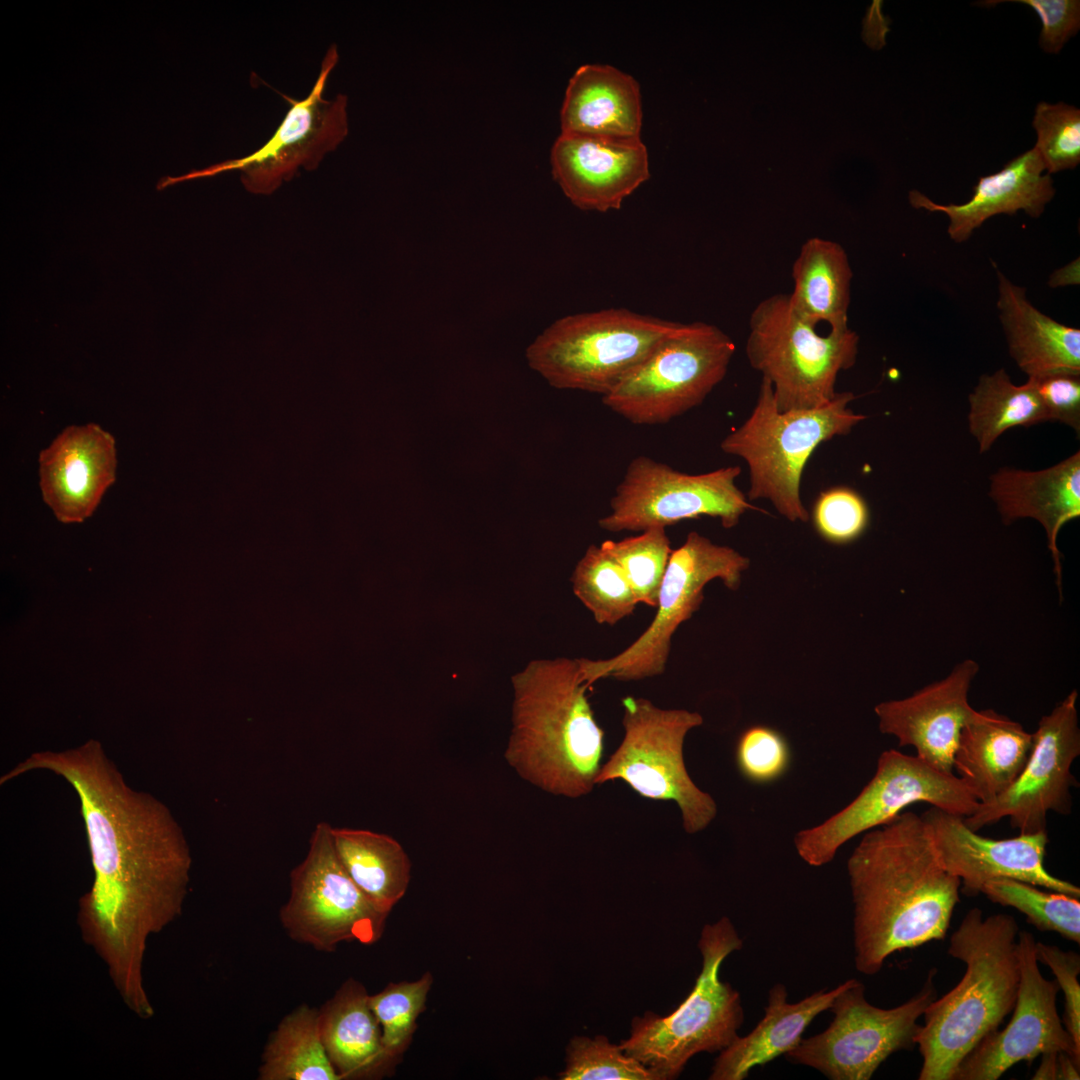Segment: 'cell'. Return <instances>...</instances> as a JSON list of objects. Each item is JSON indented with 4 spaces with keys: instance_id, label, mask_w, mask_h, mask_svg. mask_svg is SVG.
Masks as SVG:
<instances>
[{
    "instance_id": "obj_26",
    "label": "cell",
    "mask_w": 1080,
    "mask_h": 1080,
    "mask_svg": "<svg viewBox=\"0 0 1080 1080\" xmlns=\"http://www.w3.org/2000/svg\"><path fill=\"white\" fill-rule=\"evenodd\" d=\"M999 319L1017 366L1037 378L1059 372L1080 374V330L1037 309L1024 287L997 270Z\"/></svg>"
},
{
    "instance_id": "obj_8",
    "label": "cell",
    "mask_w": 1080,
    "mask_h": 1080,
    "mask_svg": "<svg viewBox=\"0 0 1080 1080\" xmlns=\"http://www.w3.org/2000/svg\"><path fill=\"white\" fill-rule=\"evenodd\" d=\"M858 347L859 335L851 328L820 335L794 310L788 294L775 293L752 310L745 352L783 412L829 403L839 373L856 363Z\"/></svg>"
},
{
    "instance_id": "obj_23",
    "label": "cell",
    "mask_w": 1080,
    "mask_h": 1080,
    "mask_svg": "<svg viewBox=\"0 0 1080 1080\" xmlns=\"http://www.w3.org/2000/svg\"><path fill=\"white\" fill-rule=\"evenodd\" d=\"M1044 171L1040 154L1032 148L1010 160L1000 171L980 177L973 195L965 203L938 204L917 190L909 192V202L914 208L947 215L950 238L962 243L995 215H1015L1023 210L1038 218L1055 195L1053 180Z\"/></svg>"
},
{
    "instance_id": "obj_7",
    "label": "cell",
    "mask_w": 1080,
    "mask_h": 1080,
    "mask_svg": "<svg viewBox=\"0 0 1080 1080\" xmlns=\"http://www.w3.org/2000/svg\"><path fill=\"white\" fill-rule=\"evenodd\" d=\"M679 324L624 308L568 315L528 346L526 358L551 386L603 397Z\"/></svg>"
},
{
    "instance_id": "obj_44",
    "label": "cell",
    "mask_w": 1080,
    "mask_h": 1080,
    "mask_svg": "<svg viewBox=\"0 0 1080 1080\" xmlns=\"http://www.w3.org/2000/svg\"><path fill=\"white\" fill-rule=\"evenodd\" d=\"M1031 7L1040 18L1039 45L1046 53L1057 54L1080 28L1079 0H1008Z\"/></svg>"
},
{
    "instance_id": "obj_6",
    "label": "cell",
    "mask_w": 1080,
    "mask_h": 1080,
    "mask_svg": "<svg viewBox=\"0 0 1080 1080\" xmlns=\"http://www.w3.org/2000/svg\"><path fill=\"white\" fill-rule=\"evenodd\" d=\"M742 945L729 918L706 924L698 943L702 969L692 991L665 1017L651 1011L635 1017L630 1036L620 1043L623 1051L658 1080H671L694 1055L728 1047L738 1036L744 1012L739 992L720 980L719 970L724 959Z\"/></svg>"
},
{
    "instance_id": "obj_36",
    "label": "cell",
    "mask_w": 1080,
    "mask_h": 1080,
    "mask_svg": "<svg viewBox=\"0 0 1080 1080\" xmlns=\"http://www.w3.org/2000/svg\"><path fill=\"white\" fill-rule=\"evenodd\" d=\"M600 547L623 570L638 603L656 607L661 583L671 556L670 539L664 527H651L639 535Z\"/></svg>"
},
{
    "instance_id": "obj_43",
    "label": "cell",
    "mask_w": 1080,
    "mask_h": 1080,
    "mask_svg": "<svg viewBox=\"0 0 1080 1080\" xmlns=\"http://www.w3.org/2000/svg\"><path fill=\"white\" fill-rule=\"evenodd\" d=\"M1033 384L1049 418L1079 434L1080 432V374L1059 372L1028 378Z\"/></svg>"
},
{
    "instance_id": "obj_3",
    "label": "cell",
    "mask_w": 1080,
    "mask_h": 1080,
    "mask_svg": "<svg viewBox=\"0 0 1080 1080\" xmlns=\"http://www.w3.org/2000/svg\"><path fill=\"white\" fill-rule=\"evenodd\" d=\"M512 685V729L504 753L508 764L550 794H589L602 765L604 731L578 658L533 660L512 677Z\"/></svg>"
},
{
    "instance_id": "obj_5",
    "label": "cell",
    "mask_w": 1080,
    "mask_h": 1080,
    "mask_svg": "<svg viewBox=\"0 0 1080 1080\" xmlns=\"http://www.w3.org/2000/svg\"><path fill=\"white\" fill-rule=\"evenodd\" d=\"M855 398L851 392H837L822 407L781 412L771 384L762 379L752 412L720 443L724 453L748 466V500H769L789 521L806 522L809 514L800 493L804 468L821 443L850 433L866 419L849 408Z\"/></svg>"
},
{
    "instance_id": "obj_37",
    "label": "cell",
    "mask_w": 1080,
    "mask_h": 1080,
    "mask_svg": "<svg viewBox=\"0 0 1080 1080\" xmlns=\"http://www.w3.org/2000/svg\"><path fill=\"white\" fill-rule=\"evenodd\" d=\"M432 981V975L427 972L416 981L390 983L379 993L369 995L385 1053L394 1064L411 1042Z\"/></svg>"
},
{
    "instance_id": "obj_27",
    "label": "cell",
    "mask_w": 1080,
    "mask_h": 1080,
    "mask_svg": "<svg viewBox=\"0 0 1080 1080\" xmlns=\"http://www.w3.org/2000/svg\"><path fill=\"white\" fill-rule=\"evenodd\" d=\"M561 133L639 139L640 90L630 75L609 65L579 67L569 80L560 112Z\"/></svg>"
},
{
    "instance_id": "obj_28",
    "label": "cell",
    "mask_w": 1080,
    "mask_h": 1080,
    "mask_svg": "<svg viewBox=\"0 0 1080 1080\" xmlns=\"http://www.w3.org/2000/svg\"><path fill=\"white\" fill-rule=\"evenodd\" d=\"M844 982L831 990L815 992L796 1003L788 1002L786 987L775 984L768 995L765 1015L746 1036H737L720 1051L711 1080H742L756 1066H763L794 1049L816 1016L830 1009Z\"/></svg>"
},
{
    "instance_id": "obj_29",
    "label": "cell",
    "mask_w": 1080,
    "mask_h": 1080,
    "mask_svg": "<svg viewBox=\"0 0 1080 1080\" xmlns=\"http://www.w3.org/2000/svg\"><path fill=\"white\" fill-rule=\"evenodd\" d=\"M319 1020L326 1053L341 1080L376 1078L394 1067L359 981L347 979L319 1009Z\"/></svg>"
},
{
    "instance_id": "obj_9",
    "label": "cell",
    "mask_w": 1080,
    "mask_h": 1080,
    "mask_svg": "<svg viewBox=\"0 0 1080 1080\" xmlns=\"http://www.w3.org/2000/svg\"><path fill=\"white\" fill-rule=\"evenodd\" d=\"M624 735L601 765L596 785L622 780L638 795L673 801L688 834L705 829L715 818L714 799L689 776L683 757L687 733L703 723L697 712L662 709L642 697L622 699Z\"/></svg>"
},
{
    "instance_id": "obj_25",
    "label": "cell",
    "mask_w": 1080,
    "mask_h": 1080,
    "mask_svg": "<svg viewBox=\"0 0 1080 1080\" xmlns=\"http://www.w3.org/2000/svg\"><path fill=\"white\" fill-rule=\"evenodd\" d=\"M1032 733L991 709L975 710L961 730L953 769L980 804L993 801L1017 779L1031 753Z\"/></svg>"
},
{
    "instance_id": "obj_33",
    "label": "cell",
    "mask_w": 1080,
    "mask_h": 1080,
    "mask_svg": "<svg viewBox=\"0 0 1080 1080\" xmlns=\"http://www.w3.org/2000/svg\"><path fill=\"white\" fill-rule=\"evenodd\" d=\"M968 400L969 431L980 453L990 450L1010 428L1049 421L1033 384L1027 380L1015 385L1003 368L982 375Z\"/></svg>"
},
{
    "instance_id": "obj_11",
    "label": "cell",
    "mask_w": 1080,
    "mask_h": 1080,
    "mask_svg": "<svg viewBox=\"0 0 1080 1080\" xmlns=\"http://www.w3.org/2000/svg\"><path fill=\"white\" fill-rule=\"evenodd\" d=\"M734 353L733 340L717 326L680 323L602 401L633 424H666L702 404Z\"/></svg>"
},
{
    "instance_id": "obj_12",
    "label": "cell",
    "mask_w": 1080,
    "mask_h": 1080,
    "mask_svg": "<svg viewBox=\"0 0 1080 1080\" xmlns=\"http://www.w3.org/2000/svg\"><path fill=\"white\" fill-rule=\"evenodd\" d=\"M935 975L936 969L930 970L914 996L890 1009L869 1003L864 985L848 979L830 1007L834 1017L828 1028L802 1038L786 1059L831 1080H869L890 1055L916 1045L918 1019L937 998Z\"/></svg>"
},
{
    "instance_id": "obj_32",
    "label": "cell",
    "mask_w": 1080,
    "mask_h": 1080,
    "mask_svg": "<svg viewBox=\"0 0 1080 1080\" xmlns=\"http://www.w3.org/2000/svg\"><path fill=\"white\" fill-rule=\"evenodd\" d=\"M259 1080H341L323 1044L319 1009L301 1004L270 1034Z\"/></svg>"
},
{
    "instance_id": "obj_45",
    "label": "cell",
    "mask_w": 1080,
    "mask_h": 1080,
    "mask_svg": "<svg viewBox=\"0 0 1080 1080\" xmlns=\"http://www.w3.org/2000/svg\"><path fill=\"white\" fill-rule=\"evenodd\" d=\"M1042 1061L1032 1079H1080V1061L1066 1052L1041 1055Z\"/></svg>"
},
{
    "instance_id": "obj_22",
    "label": "cell",
    "mask_w": 1080,
    "mask_h": 1080,
    "mask_svg": "<svg viewBox=\"0 0 1080 1080\" xmlns=\"http://www.w3.org/2000/svg\"><path fill=\"white\" fill-rule=\"evenodd\" d=\"M114 437L99 425L64 429L39 456L44 502L63 523L91 516L116 479Z\"/></svg>"
},
{
    "instance_id": "obj_18",
    "label": "cell",
    "mask_w": 1080,
    "mask_h": 1080,
    "mask_svg": "<svg viewBox=\"0 0 1080 1080\" xmlns=\"http://www.w3.org/2000/svg\"><path fill=\"white\" fill-rule=\"evenodd\" d=\"M1035 945L1030 932L1019 930V984L1013 1016L1003 1030L992 1031L976 1045L953 1080H997L1015 1064L1048 1053L1066 1052L1080 1061V1048L1057 1011L1058 983L1041 974Z\"/></svg>"
},
{
    "instance_id": "obj_38",
    "label": "cell",
    "mask_w": 1080,
    "mask_h": 1080,
    "mask_svg": "<svg viewBox=\"0 0 1080 1080\" xmlns=\"http://www.w3.org/2000/svg\"><path fill=\"white\" fill-rule=\"evenodd\" d=\"M562 1080H658L642 1063L604 1035L573 1037L566 1048Z\"/></svg>"
},
{
    "instance_id": "obj_35",
    "label": "cell",
    "mask_w": 1080,
    "mask_h": 1080,
    "mask_svg": "<svg viewBox=\"0 0 1080 1080\" xmlns=\"http://www.w3.org/2000/svg\"><path fill=\"white\" fill-rule=\"evenodd\" d=\"M990 901L1015 908L1043 932H1056L1080 943V902L1078 898L1011 878L986 882L981 890Z\"/></svg>"
},
{
    "instance_id": "obj_34",
    "label": "cell",
    "mask_w": 1080,
    "mask_h": 1080,
    "mask_svg": "<svg viewBox=\"0 0 1080 1080\" xmlns=\"http://www.w3.org/2000/svg\"><path fill=\"white\" fill-rule=\"evenodd\" d=\"M571 582L575 596L598 624L613 626L633 614L638 604L623 570L594 544L576 564Z\"/></svg>"
},
{
    "instance_id": "obj_46",
    "label": "cell",
    "mask_w": 1080,
    "mask_h": 1080,
    "mask_svg": "<svg viewBox=\"0 0 1080 1080\" xmlns=\"http://www.w3.org/2000/svg\"><path fill=\"white\" fill-rule=\"evenodd\" d=\"M1050 287H1061L1079 284V259L1056 270L1048 282Z\"/></svg>"
},
{
    "instance_id": "obj_4",
    "label": "cell",
    "mask_w": 1080,
    "mask_h": 1080,
    "mask_svg": "<svg viewBox=\"0 0 1080 1080\" xmlns=\"http://www.w3.org/2000/svg\"><path fill=\"white\" fill-rule=\"evenodd\" d=\"M1015 918L983 917L970 909L952 933L948 954L966 970L960 982L924 1012L916 1037L922 1056L919 1080H953L961 1062L1013 1010L1019 984Z\"/></svg>"
},
{
    "instance_id": "obj_1",
    "label": "cell",
    "mask_w": 1080,
    "mask_h": 1080,
    "mask_svg": "<svg viewBox=\"0 0 1080 1080\" xmlns=\"http://www.w3.org/2000/svg\"><path fill=\"white\" fill-rule=\"evenodd\" d=\"M33 770L61 776L79 797L94 870L92 887L79 901L82 938L107 966L126 1006L149 1019L154 1009L143 986L146 943L180 916L190 880L182 829L165 804L126 784L97 740L32 753L0 783Z\"/></svg>"
},
{
    "instance_id": "obj_21",
    "label": "cell",
    "mask_w": 1080,
    "mask_h": 1080,
    "mask_svg": "<svg viewBox=\"0 0 1080 1080\" xmlns=\"http://www.w3.org/2000/svg\"><path fill=\"white\" fill-rule=\"evenodd\" d=\"M978 670L968 659L909 697L879 703L874 710L880 731L896 737L901 747H914L917 756L934 767L953 772L961 730L975 711L968 693Z\"/></svg>"
},
{
    "instance_id": "obj_14",
    "label": "cell",
    "mask_w": 1080,
    "mask_h": 1080,
    "mask_svg": "<svg viewBox=\"0 0 1080 1080\" xmlns=\"http://www.w3.org/2000/svg\"><path fill=\"white\" fill-rule=\"evenodd\" d=\"M339 60L336 44L327 49L310 93L301 100L284 96L290 108L272 137L259 149L241 158L159 180L157 190L171 185L237 170L245 189L269 195L291 180L300 168L315 170L324 157L336 150L349 133L348 98L324 97L330 73Z\"/></svg>"
},
{
    "instance_id": "obj_10",
    "label": "cell",
    "mask_w": 1080,
    "mask_h": 1080,
    "mask_svg": "<svg viewBox=\"0 0 1080 1080\" xmlns=\"http://www.w3.org/2000/svg\"><path fill=\"white\" fill-rule=\"evenodd\" d=\"M750 560L735 549L713 543L696 531L672 550L659 590L656 614L647 629L628 647L608 659L578 658L586 686L604 678L638 681L664 673L677 628L691 618L704 599L703 589L720 579L736 590Z\"/></svg>"
},
{
    "instance_id": "obj_16",
    "label": "cell",
    "mask_w": 1080,
    "mask_h": 1080,
    "mask_svg": "<svg viewBox=\"0 0 1080 1080\" xmlns=\"http://www.w3.org/2000/svg\"><path fill=\"white\" fill-rule=\"evenodd\" d=\"M740 474L739 466L688 474L637 456L615 489L610 513L598 525L609 532H641L709 516L718 518L724 528H733L746 511H761L736 485Z\"/></svg>"
},
{
    "instance_id": "obj_24",
    "label": "cell",
    "mask_w": 1080,
    "mask_h": 1080,
    "mask_svg": "<svg viewBox=\"0 0 1080 1080\" xmlns=\"http://www.w3.org/2000/svg\"><path fill=\"white\" fill-rule=\"evenodd\" d=\"M989 496L1004 524L1032 518L1042 525L1061 596L1057 537L1066 523L1080 516V452L1038 471L1003 467L990 476Z\"/></svg>"
},
{
    "instance_id": "obj_20",
    "label": "cell",
    "mask_w": 1080,
    "mask_h": 1080,
    "mask_svg": "<svg viewBox=\"0 0 1080 1080\" xmlns=\"http://www.w3.org/2000/svg\"><path fill=\"white\" fill-rule=\"evenodd\" d=\"M552 174L566 197L582 210L606 212L648 180V153L641 139L561 133L551 149Z\"/></svg>"
},
{
    "instance_id": "obj_41",
    "label": "cell",
    "mask_w": 1080,
    "mask_h": 1080,
    "mask_svg": "<svg viewBox=\"0 0 1080 1080\" xmlns=\"http://www.w3.org/2000/svg\"><path fill=\"white\" fill-rule=\"evenodd\" d=\"M869 522L864 499L847 487L822 492L813 509V523L821 537L831 543L845 544L858 538Z\"/></svg>"
},
{
    "instance_id": "obj_40",
    "label": "cell",
    "mask_w": 1080,
    "mask_h": 1080,
    "mask_svg": "<svg viewBox=\"0 0 1080 1080\" xmlns=\"http://www.w3.org/2000/svg\"><path fill=\"white\" fill-rule=\"evenodd\" d=\"M735 759L739 772L746 780L767 784L787 772L791 763V751L787 740L779 731L756 725L740 735Z\"/></svg>"
},
{
    "instance_id": "obj_42",
    "label": "cell",
    "mask_w": 1080,
    "mask_h": 1080,
    "mask_svg": "<svg viewBox=\"0 0 1080 1080\" xmlns=\"http://www.w3.org/2000/svg\"><path fill=\"white\" fill-rule=\"evenodd\" d=\"M1035 955L1038 962L1050 968L1063 992L1062 1023L1075 1045L1080 1048V956L1073 951H1064L1055 945L1037 941Z\"/></svg>"
},
{
    "instance_id": "obj_17",
    "label": "cell",
    "mask_w": 1080,
    "mask_h": 1080,
    "mask_svg": "<svg viewBox=\"0 0 1080 1080\" xmlns=\"http://www.w3.org/2000/svg\"><path fill=\"white\" fill-rule=\"evenodd\" d=\"M1077 690L1043 716L1032 734L1029 758L1020 775L993 801L980 804L970 816L963 817L973 831L1009 818L1010 825L1022 834L1047 831V814H1067L1071 810V787L1076 785L1071 773L1080 754V729Z\"/></svg>"
},
{
    "instance_id": "obj_2",
    "label": "cell",
    "mask_w": 1080,
    "mask_h": 1080,
    "mask_svg": "<svg viewBox=\"0 0 1080 1080\" xmlns=\"http://www.w3.org/2000/svg\"><path fill=\"white\" fill-rule=\"evenodd\" d=\"M847 871L860 973L875 975L895 952L946 937L961 882L943 866L921 816L903 811L867 831Z\"/></svg>"
},
{
    "instance_id": "obj_19",
    "label": "cell",
    "mask_w": 1080,
    "mask_h": 1080,
    "mask_svg": "<svg viewBox=\"0 0 1080 1080\" xmlns=\"http://www.w3.org/2000/svg\"><path fill=\"white\" fill-rule=\"evenodd\" d=\"M921 817L943 866L960 879V890L965 895H978L990 880L1011 878L1080 898L1078 886L1045 868L1047 831L991 839L971 830L963 816L934 806Z\"/></svg>"
},
{
    "instance_id": "obj_13",
    "label": "cell",
    "mask_w": 1080,
    "mask_h": 1080,
    "mask_svg": "<svg viewBox=\"0 0 1080 1080\" xmlns=\"http://www.w3.org/2000/svg\"><path fill=\"white\" fill-rule=\"evenodd\" d=\"M920 802L963 817L972 815L980 805L953 772L942 771L917 755L884 751L874 776L852 802L795 836L796 851L810 866L825 865L848 840L886 824L909 805Z\"/></svg>"
},
{
    "instance_id": "obj_31",
    "label": "cell",
    "mask_w": 1080,
    "mask_h": 1080,
    "mask_svg": "<svg viewBox=\"0 0 1080 1080\" xmlns=\"http://www.w3.org/2000/svg\"><path fill=\"white\" fill-rule=\"evenodd\" d=\"M336 854L356 886L380 911L389 914L404 896L411 864L393 837L366 829L331 827Z\"/></svg>"
},
{
    "instance_id": "obj_39",
    "label": "cell",
    "mask_w": 1080,
    "mask_h": 1080,
    "mask_svg": "<svg viewBox=\"0 0 1080 1080\" xmlns=\"http://www.w3.org/2000/svg\"><path fill=\"white\" fill-rule=\"evenodd\" d=\"M1032 126L1036 131L1035 149L1050 175L1073 169L1080 163V110L1064 102H1039Z\"/></svg>"
},
{
    "instance_id": "obj_30",
    "label": "cell",
    "mask_w": 1080,
    "mask_h": 1080,
    "mask_svg": "<svg viewBox=\"0 0 1080 1080\" xmlns=\"http://www.w3.org/2000/svg\"><path fill=\"white\" fill-rule=\"evenodd\" d=\"M852 277L842 245L820 237L809 238L792 266L790 303L815 327L826 322L830 330L847 329Z\"/></svg>"
},
{
    "instance_id": "obj_15",
    "label": "cell",
    "mask_w": 1080,
    "mask_h": 1080,
    "mask_svg": "<svg viewBox=\"0 0 1080 1080\" xmlns=\"http://www.w3.org/2000/svg\"><path fill=\"white\" fill-rule=\"evenodd\" d=\"M331 827L326 822L315 826L305 858L290 873V894L279 912L293 941L322 952H332L342 942H376L388 916L347 874L336 854Z\"/></svg>"
}]
</instances>
